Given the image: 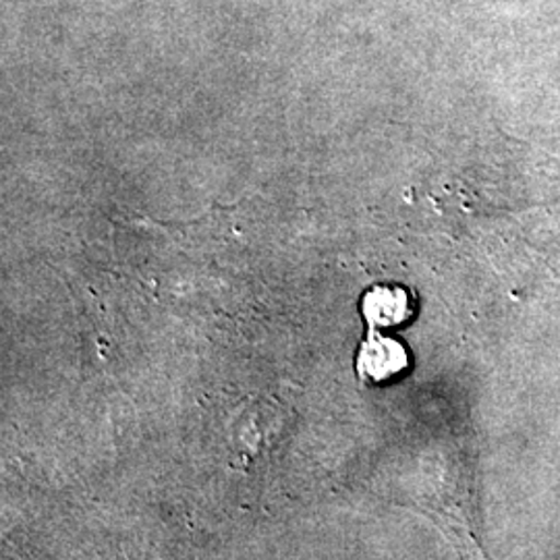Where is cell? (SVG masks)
<instances>
[{
    "label": "cell",
    "instance_id": "obj_2",
    "mask_svg": "<svg viewBox=\"0 0 560 560\" xmlns=\"http://www.w3.org/2000/svg\"><path fill=\"white\" fill-rule=\"evenodd\" d=\"M361 314L372 330L402 326L416 314V298L400 284H376L361 300Z\"/></svg>",
    "mask_w": 560,
    "mask_h": 560
},
{
    "label": "cell",
    "instance_id": "obj_1",
    "mask_svg": "<svg viewBox=\"0 0 560 560\" xmlns=\"http://www.w3.org/2000/svg\"><path fill=\"white\" fill-rule=\"evenodd\" d=\"M355 365L361 382L384 384L397 378L409 368V351L399 340L372 330L370 337L361 342Z\"/></svg>",
    "mask_w": 560,
    "mask_h": 560
}]
</instances>
